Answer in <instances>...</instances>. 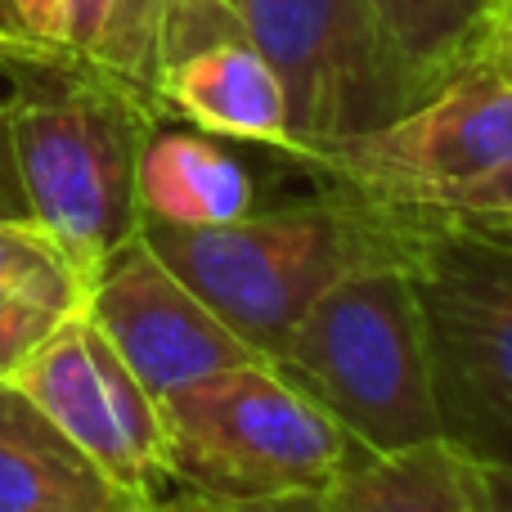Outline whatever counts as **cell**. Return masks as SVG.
<instances>
[{
  "mask_svg": "<svg viewBox=\"0 0 512 512\" xmlns=\"http://www.w3.org/2000/svg\"><path fill=\"white\" fill-rule=\"evenodd\" d=\"M0 72L32 221L90 288L99 265L140 234V158L162 113L63 50L5 59Z\"/></svg>",
  "mask_w": 512,
  "mask_h": 512,
  "instance_id": "6da1fadb",
  "label": "cell"
},
{
  "mask_svg": "<svg viewBox=\"0 0 512 512\" xmlns=\"http://www.w3.org/2000/svg\"><path fill=\"white\" fill-rule=\"evenodd\" d=\"M405 216L328 189L315 203L252 212L225 225L140 221L162 265L230 324L256 355L274 360L297 319L355 265L400 248Z\"/></svg>",
  "mask_w": 512,
  "mask_h": 512,
  "instance_id": "7a4b0ae2",
  "label": "cell"
},
{
  "mask_svg": "<svg viewBox=\"0 0 512 512\" xmlns=\"http://www.w3.org/2000/svg\"><path fill=\"white\" fill-rule=\"evenodd\" d=\"M360 450L445 436L436 360L414 270L400 248L355 265L297 319L274 360Z\"/></svg>",
  "mask_w": 512,
  "mask_h": 512,
  "instance_id": "3957f363",
  "label": "cell"
},
{
  "mask_svg": "<svg viewBox=\"0 0 512 512\" xmlns=\"http://www.w3.org/2000/svg\"><path fill=\"white\" fill-rule=\"evenodd\" d=\"M167 490L248 499L324 490L351 436L270 360L234 364L162 400Z\"/></svg>",
  "mask_w": 512,
  "mask_h": 512,
  "instance_id": "277c9868",
  "label": "cell"
},
{
  "mask_svg": "<svg viewBox=\"0 0 512 512\" xmlns=\"http://www.w3.org/2000/svg\"><path fill=\"white\" fill-rule=\"evenodd\" d=\"M405 216L436 360L445 432L495 468L512 463V248L463 234L423 212Z\"/></svg>",
  "mask_w": 512,
  "mask_h": 512,
  "instance_id": "5b68a950",
  "label": "cell"
},
{
  "mask_svg": "<svg viewBox=\"0 0 512 512\" xmlns=\"http://www.w3.org/2000/svg\"><path fill=\"white\" fill-rule=\"evenodd\" d=\"M297 162L364 203L436 212L512 162V81L468 68L387 122L310 144Z\"/></svg>",
  "mask_w": 512,
  "mask_h": 512,
  "instance_id": "8992f818",
  "label": "cell"
},
{
  "mask_svg": "<svg viewBox=\"0 0 512 512\" xmlns=\"http://www.w3.org/2000/svg\"><path fill=\"white\" fill-rule=\"evenodd\" d=\"M239 23L283 81L288 158L396 117L364 0H243Z\"/></svg>",
  "mask_w": 512,
  "mask_h": 512,
  "instance_id": "52a82bcc",
  "label": "cell"
},
{
  "mask_svg": "<svg viewBox=\"0 0 512 512\" xmlns=\"http://www.w3.org/2000/svg\"><path fill=\"white\" fill-rule=\"evenodd\" d=\"M9 382H18L50 423L126 490L144 499L167 490L158 400L81 310L63 319Z\"/></svg>",
  "mask_w": 512,
  "mask_h": 512,
  "instance_id": "ba28073f",
  "label": "cell"
},
{
  "mask_svg": "<svg viewBox=\"0 0 512 512\" xmlns=\"http://www.w3.org/2000/svg\"><path fill=\"white\" fill-rule=\"evenodd\" d=\"M81 315L104 333L158 405L212 373L265 360L153 256L140 234L99 265Z\"/></svg>",
  "mask_w": 512,
  "mask_h": 512,
  "instance_id": "9c48e42d",
  "label": "cell"
},
{
  "mask_svg": "<svg viewBox=\"0 0 512 512\" xmlns=\"http://www.w3.org/2000/svg\"><path fill=\"white\" fill-rule=\"evenodd\" d=\"M158 108L216 140L292 149L283 81L248 36H221L171 59L158 81Z\"/></svg>",
  "mask_w": 512,
  "mask_h": 512,
  "instance_id": "30bf717a",
  "label": "cell"
},
{
  "mask_svg": "<svg viewBox=\"0 0 512 512\" xmlns=\"http://www.w3.org/2000/svg\"><path fill=\"white\" fill-rule=\"evenodd\" d=\"M324 499L333 512H499V468L450 432L396 450L351 445Z\"/></svg>",
  "mask_w": 512,
  "mask_h": 512,
  "instance_id": "8fae6325",
  "label": "cell"
},
{
  "mask_svg": "<svg viewBox=\"0 0 512 512\" xmlns=\"http://www.w3.org/2000/svg\"><path fill=\"white\" fill-rule=\"evenodd\" d=\"M50 423L18 382L0 378V512H149Z\"/></svg>",
  "mask_w": 512,
  "mask_h": 512,
  "instance_id": "7c38bea8",
  "label": "cell"
},
{
  "mask_svg": "<svg viewBox=\"0 0 512 512\" xmlns=\"http://www.w3.org/2000/svg\"><path fill=\"white\" fill-rule=\"evenodd\" d=\"M495 5L499 0H364L396 113L472 68Z\"/></svg>",
  "mask_w": 512,
  "mask_h": 512,
  "instance_id": "4fadbf2b",
  "label": "cell"
},
{
  "mask_svg": "<svg viewBox=\"0 0 512 512\" xmlns=\"http://www.w3.org/2000/svg\"><path fill=\"white\" fill-rule=\"evenodd\" d=\"M140 207L167 225H225L256 207V185L216 135L153 126L140 158Z\"/></svg>",
  "mask_w": 512,
  "mask_h": 512,
  "instance_id": "5bb4252c",
  "label": "cell"
},
{
  "mask_svg": "<svg viewBox=\"0 0 512 512\" xmlns=\"http://www.w3.org/2000/svg\"><path fill=\"white\" fill-rule=\"evenodd\" d=\"M162 32H167V0H117L95 50V68H104L153 108L162 77Z\"/></svg>",
  "mask_w": 512,
  "mask_h": 512,
  "instance_id": "9a60e30c",
  "label": "cell"
},
{
  "mask_svg": "<svg viewBox=\"0 0 512 512\" xmlns=\"http://www.w3.org/2000/svg\"><path fill=\"white\" fill-rule=\"evenodd\" d=\"M0 288L18 292L27 301H41L59 315H77L86 306V288L72 274V265L32 225L0 221Z\"/></svg>",
  "mask_w": 512,
  "mask_h": 512,
  "instance_id": "2e32d148",
  "label": "cell"
},
{
  "mask_svg": "<svg viewBox=\"0 0 512 512\" xmlns=\"http://www.w3.org/2000/svg\"><path fill=\"white\" fill-rule=\"evenodd\" d=\"M441 225H454L463 234H477V239H490V243H504L512 248V162L486 176L481 185L463 189L459 198H450L445 207L436 212H423Z\"/></svg>",
  "mask_w": 512,
  "mask_h": 512,
  "instance_id": "e0dca14e",
  "label": "cell"
},
{
  "mask_svg": "<svg viewBox=\"0 0 512 512\" xmlns=\"http://www.w3.org/2000/svg\"><path fill=\"white\" fill-rule=\"evenodd\" d=\"M243 0H167V32H162V68L180 54L198 50L221 36H243ZM162 81V77H158Z\"/></svg>",
  "mask_w": 512,
  "mask_h": 512,
  "instance_id": "ac0fdd59",
  "label": "cell"
},
{
  "mask_svg": "<svg viewBox=\"0 0 512 512\" xmlns=\"http://www.w3.org/2000/svg\"><path fill=\"white\" fill-rule=\"evenodd\" d=\"M68 315L41 306V301H27L18 292L0 288V378H14L18 364L54 333Z\"/></svg>",
  "mask_w": 512,
  "mask_h": 512,
  "instance_id": "d6986e66",
  "label": "cell"
},
{
  "mask_svg": "<svg viewBox=\"0 0 512 512\" xmlns=\"http://www.w3.org/2000/svg\"><path fill=\"white\" fill-rule=\"evenodd\" d=\"M153 512H333V508H328L324 490H279V495H248V499L162 490L153 499Z\"/></svg>",
  "mask_w": 512,
  "mask_h": 512,
  "instance_id": "ffe728a7",
  "label": "cell"
},
{
  "mask_svg": "<svg viewBox=\"0 0 512 512\" xmlns=\"http://www.w3.org/2000/svg\"><path fill=\"white\" fill-rule=\"evenodd\" d=\"M0 221L9 225H32V203H27L23 176H18V158H14V99H0Z\"/></svg>",
  "mask_w": 512,
  "mask_h": 512,
  "instance_id": "44dd1931",
  "label": "cell"
},
{
  "mask_svg": "<svg viewBox=\"0 0 512 512\" xmlns=\"http://www.w3.org/2000/svg\"><path fill=\"white\" fill-rule=\"evenodd\" d=\"M117 0H63V36L59 45L72 54V59L95 63V50L104 41V27L113 18Z\"/></svg>",
  "mask_w": 512,
  "mask_h": 512,
  "instance_id": "7402d4cb",
  "label": "cell"
},
{
  "mask_svg": "<svg viewBox=\"0 0 512 512\" xmlns=\"http://www.w3.org/2000/svg\"><path fill=\"white\" fill-rule=\"evenodd\" d=\"M472 68H490L512 81V0L495 5V14H490L486 32L477 41V54H472Z\"/></svg>",
  "mask_w": 512,
  "mask_h": 512,
  "instance_id": "603a6c76",
  "label": "cell"
},
{
  "mask_svg": "<svg viewBox=\"0 0 512 512\" xmlns=\"http://www.w3.org/2000/svg\"><path fill=\"white\" fill-rule=\"evenodd\" d=\"M9 9H14V23H18V32L23 36L50 45V50H63L59 45V36H63V0H9Z\"/></svg>",
  "mask_w": 512,
  "mask_h": 512,
  "instance_id": "cb8c5ba5",
  "label": "cell"
},
{
  "mask_svg": "<svg viewBox=\"0 0 512 512\" xmlns=\"http://www.w3.org/2000/svg\"><path fill=\"white\" fill-rule=\"evenodd\" d=\"M45 50H50V45L32 41V36H23V32L0 27V63H5V59H23V54H45Z\"/></svg>",
  "mask_w": 512,
  "mask_h": 512,
  "instance_id": "d4e9b609",
  "label": "cell"
},
{
  "mask_svg": "<svg viewBox=\"0 0 512 512\" xmlns=\"http://www.w3.org/2000/svg\"><path fill=\"white\" fill-rule=\"evenodd\" d=\"M499 512H512V463L499 468Z\"/></svg>",
  "mask_w": 512,
  "mask_h": 512,
  "instance_id": "484cf974",
  "label": "cell"
},
{
  "mask_svg": "<svg viewBox=\"0 0 512 512\" xmlns=\"http://www.w3.org/2000/svg\"><path fill=\"white\" fill-rule=\"evenodd\" d=\"M0 27H9V32H18V23H14V9H9V0H0Z\"/></svg>",
  "mask_w": 512,
  "mask_h": 512,
  "instance_id": "4316f807",
  "label": "cell"
},
{
  "mask_svg": "<svg viewBox=\"0 0 512 512\" xmlns=\"http://www.w3.org/2000/svg\"><path fill=\"white\" fill-rule=\"evenodd\" d=\"M149 512H153V508H149Z\"/></svg>",
  "mask_w": 512,
  "mask_h": 512,
  "instance_id": "83f0119b",
  "label": "cell"
}]
</instances>
